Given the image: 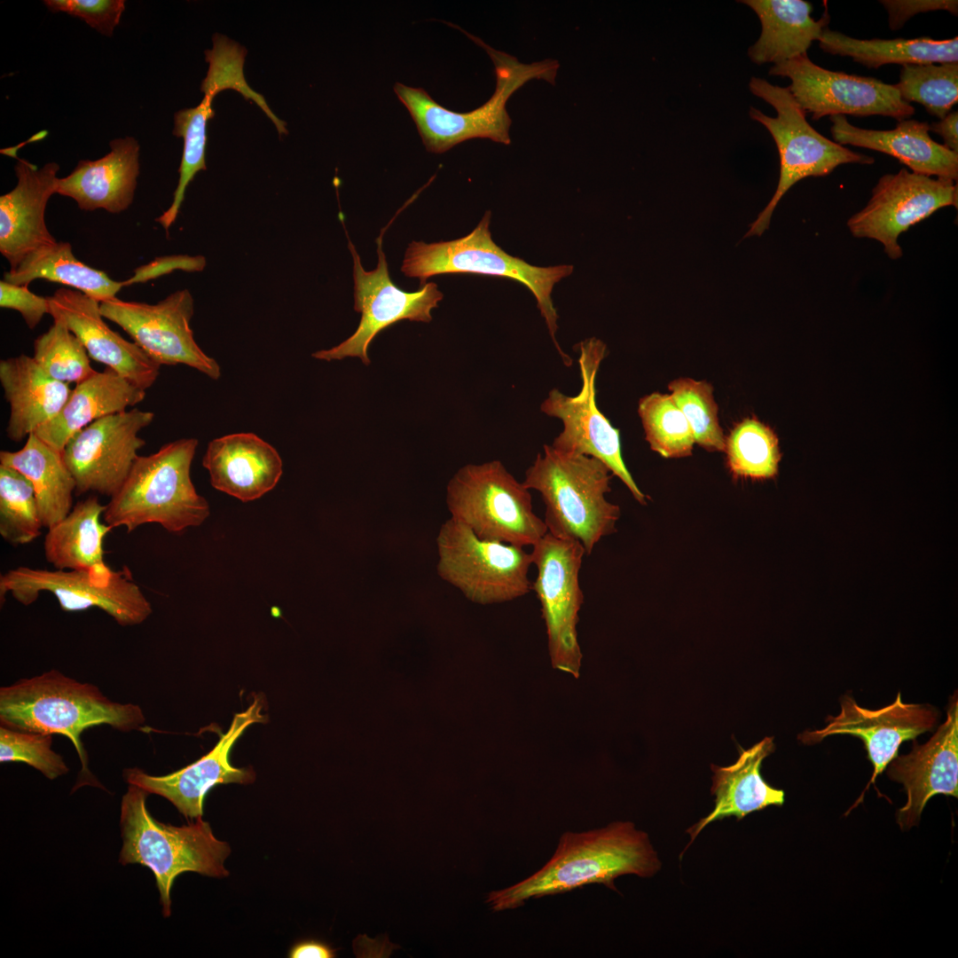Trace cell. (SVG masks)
Instances as JSON below:
<instances>
[{
	"label": "cell",
	"mask_w": 958,
	"mask_h": 958,
	"mask_svg": "<svg viewBox=\"0 0 958 958\" xmlns=\"http://www.w3.org/2000/svg\"><path fill=\"white\" fill-rule=\"evenodd\" d=\"M661 861L648 835L629 821H615L584 832L567 831L551 859L537 872L507 888L491 891L485 902L493 912L515 909L528 900L603 884L624 875L654 876Z\"/></svg>",
	"instance_id": "obj_1"
},
{
	"label": "cell",
	"mask_w": 958,
	"mask_h": 958,
	"mask_svg": "<svg viewBox=\"0 0 958 958\" xmlns=\"http://www.w3.org/2000/svg\"><path fill=\"white\" fill-rule=\"evenodd\" d=\"M145 717L139 705L110 700L93 684L77 681L56 669L0 688V722L14 729L62 734L74 744L82 763L75 789L103 788L88 769L81 734L108 725L122 732L139 730Z\"/></svg>",
	"instance_id": "obj_2"
},
{
	"label": "cell",
	"mask_w": 958,
	"mask_h": 958,
	"mask_svg": "<svg viewBox=\"0 0 958 958\" xmlns=\"http://www.w3.org/2000/svg\"><path fill=\"white\" fill-rule=\"evenodd\" d=\"M613 474L601 460L545 444L525 472L523 484L538 491L545 505L547 532L578 541L586 555L616 531L620 507L609 502Z\"/></svg>",
	"instance_id": "obj_3"
},
{
	"label": "cell",
	"mask_w": 958,
	"mask_h": 958,
	"mask_svg": "<svg viewBox=\"0 0 958 958\" xmlns=\"http://www.w3.org/2000/svg\"><path fill=\"white\" fill-rule=\"evenodd\" d=\"M196 438H180L156 452L138 456L119 491L103 514L112 529L127 532L146 523H158L171 533L202 524L210 514L207 499L191 478L198 447Z\"/></svg>",
	"instance_id": "obj_4"
},
{
	"label": "cell",
	"mask_w": 958,
	"mask_h": 958,
	"mask_svg": "<svg viewBox=\"0 0 958 958\" xmlns=\"http://www.w3.org/2000/svg\"><path fill=\"white\" fill-rule=\"evenodd\" d=\"M149 793L129 784L121 805L120 825L122 847L119 862L140 864L153 873L160 893L162 914L170 915V890L176 878L185 872L212 877H224L229 872L224 860L231 853L226 842L214 836L208 822L201 818L185 826L176 827L156 821L148 812Z\"/></svg>",
	"instance_id": "obj_5"
},
{
	"label": "cell",
	"mask_w": 958,
	"mask_h": 958,
	"mask_svg": "<svg viewBox=\"0 0 958 958\" xmlns=\"http://www.w3.org/2000/svg\"><path fill=\"white\" fill-rule=\"evenodd\" d=\"M464 33L487 51L494 64L496 89L483 106L458 113L436 102L422 88L401 82L394 85L396 95L410 113L427 151L430 153H443L459 143L476 137L510 144L512 121L506 109L507 99L532 79L554 82L559 67V63L552 59L521 63L516 58Z\"/></svg>",
	"instance_id": "obj_6"
},
{
	"label": "cell",
	"mask_w": 958,
	"mask_h": 958,
	"mask_svg": "<svg viewBox=\"0 0 958 958\" xmlns=\"http://www.w3.org/2000/svg\"><path fill=\"white\" fill-rule=\"evenodd\" d=\"M490 223L491 212L486 211L476 227L462 238L429 244L412 241L405 250L401 271L419 279L421 287L432 276L452 273L499 276L522 283L535 296L562 362L570 366L571 357L562 351L555 338L558 314L552 291L556 283L572 273L573 266L538 267L510 255L493 241Z\"/></svg>",
	"instance_id": "obj_7"
},
{
	"label": "cell",
	"mask_w": 958,
	"mask_h": 958,
	"mask_svg": "<svg viewBox=\"0 0 958 958\" xmlns=\"http://www.w3.org/2000/svg\"><path fill=\"white\" fill-rule=\"evenodd\" d=\"M446 505L450 518L482 539L533 546L547 532L530 490L499 460L460 467L447 484Z\"/></svg>",
	"instance_id": "obj_8"
},
{
	"label": "cell",
	"mask_w": 958,
	"mask_h": 958,
	"mask_svg": "<svg viewBox=\"0 0 958 958\" xmlns=\"http://www.w3.org/2000/svg\"><path fill=\"white\" fill-rule=\"evenodd\" d=\"M751 93L771 105L776 116L771 117L750 107V116L772 135L780 157V177L776 190L766 208L750 224L744 237L760 236L768 229L772 215L781 199L797 182L808 177H825L836 167L847 163L872 164L875 159L827 138L806 121L805 112L787 87L773 85L766 79L751 77Z\"/></svg>",
	"instance_id": "obj_9"
},
{
	"label": "cell",
	"mask_w": 958,
	"mask_h": 958,
	"mask_svg": "<svg viewBox=\"0 0 958 958\" xmlns=\"http://www.w3.org/2000/svg\"><path fill=\"white\" fill-rule=\"evenodd\" d=\"M436 548L438 576L472 602H506L532 590V555L524 547L482 539L449 518L439 529Z\"/></svg>",
	"instance_id": "obj_10"
},
{
	"label": "cell",
	"mask_w": 958,
	"mask_h": 958,
	"mask_svg": "<svg viewBox=\"0 0 958 958\" xmlns=\"http://www.w3.org/2000/svg\"><path fill=\"white\" fill-rule=\"evenodd\" d=\"M42 592L52 593L62 610L83 611L98 608L122 626L140 624L153 609L125 568L97 570L43 569L20 566L0 576L1 604L5 596L20 603H34Z\"/></svg>",
	"instance_id": "obj_11"
},
{
	"label": "cell",
	"mask_w": 958,
	"mask_h": 958,
	"mask_svg": "<svg viewBox=\"0 0 958 958\" xmlns=\"http://www.w3.org/2000/svg\"><path fill=\"white\" fill-rule=\"evenodd\" d=\"M582 386L575 396L552 389L540 404V412L558 419L562 430L552 446L561 452L593 457L618 477L632 497L647 504V496L636 484L622 457L620 432L601 412L596 403V377L607 355L606 344L592 337L577 345Z\"/></svg>",
	"instance_id": "obj_12"
},
{
	"label": "cell",
	"mask_w": 958,
	"mask_h": 958,
	"mask_svg": "<svg viewBox=\"0 0 958 958\" xmlns=\"http://www.w3.org/2000/svg\"><path fill=\"white\" fill-rule=\"evenodd\" d=\"M530 553L537 569L532 590L541 605L552 666L578 678L583 656L577 626L584 600L579 572L585 551L578 541L546 532Z\"/></svg>",
	"instance_id": "obj_13"
},
{
	"label": "cell",
	"mask_w": 958,
	"mask_h": 958,
	"mask_svg": "<svg viewBox=\"0 0 958 958\" xmlns=\"http://www.w3.org/2000/svg\"><path fill=\"white\" fill-rule=\"evenodd\" d=\"M348 242L353 258L354 310L361 313V319L352 335L337 346L314 352L312 357L326 361L356 357L368 365L370 343L381 331L404 319L430 322L431 310L438 306L444 294L434 282H427L411 293L397 287L389 277L381 237L377 240V267L370 271L363 268L349 239Z\"/></svg>",
	"instance_id": "obj_14"
},
{
	"label": "cell",
	"mask_w": 958,
	"mask_h": 958,
	"mask_svg": "<svg viewBox=\"0 0 958 958\" xmlns=\"http://www.w3.org/2000/svg\"><path fill=\"white\" fill-rule=\"evenodd\" d=\"M769 75L791 81L788 90L813 120L850 114L882 115L899 122L915 114V107L901 99L894 84L823 68L807 54L772 66Z\"/></svg>",
	"instance_id": "obj_15"
},
{
	"label": "cell",
	"mask_w": 958,
	"mask_h": 958,
	"mask_svg": "<svg viewBox=\"0 0 958 958\" xmlns=\"http://www.w3.org/2000/svg\"><path fill=\"white\" fill-rule=\"evenodd\" d=\"M99 308L105 318L122 327L159 365H185L212 380L220 378L219 364L193 337L190 322L194 303L188 289L177 290L155 304L114 297L101 302Z\"/></svg>",
	"instance_id": "obj_16"
},
{
	"label": "cell",
	"mask_w": 958,
	"mask_h": 958,
	"mask_svg": "<svg viewBox=\"0 0 958 958\" xmlns=\"http://www.w3.org/2000/svg\"><path fill=\"white\" fill-rule=\"evenodd\" d=\"M957 183L908 171L906 168L880 177L866 207L847 221L856 238L879 241L892 260L903 251L898 239L911 226L941 208H957Z\"/></svg>",
	"instance_id": "obj_17"
},
{
	"label": "cell",
	"mask_w": 958,
	"mask_h": 958,
	"mask_svg": "<svg viewBox=\"0 0 958 958\" xmlns=\"http://www.w3.org/2000/svg\"><path fill=\"white\" fill-rule=\"evenodd\" d=\"M154 413L137 408L103 417L79 430L62 456L75 482V493L113 497L122 487L145 441L138 433Z\"/></svg>",
	"instance_id": "obj_18"
},
{
	"label": "cell",
	"mask_w": 958,
	"mask_h": 958,
	"mask_svg": "<svg viewBox=\"0 0 958 958\" xmlns=\"http://www.w3.org/2000/svg\"><path fill=\"white\" fill-rule=\"evenodd\" d=\"M262 707L261 700L255 698L246 711L234 715L229 729L221 734L215 747L185 767L162 776L150 775L136 767L127 768L123 771L124 780L149 794L165 797L189 820L201 818L205 796L214 786L254 781V771L232 766L229 754L248 726L266 720Z\"/></svg>",
	"instance_id": "obj_19"
},
{
	"label": "cell",
	"mask_w": 958,
	"mask_h": 958,
	"mask_svg": "<svg viewBox=\"0 0 958 958\" xmlns=\"http://www.w3.org/2000/svg\"><path fill=\"white\" fill-rule=\"evenodd\" d=\"M840 707L836 716L826 718L823 728L806 731L799 735V739L807 744L819 742L833 734H851L863 740L874 772L854 807L898 755L900 744L931 731L937 723L938 712L930 704L903 703L900 693L892 703L879 710L862 708L849 695L841 698Z\"/></svg>",
	"instance_id": "obj_20"
},
{
	"label": "cell",
	"mask_w": 958,
	"mask_h": 958,
	"mask_svg": "<svg viewBox=\"0 0 958 958\" xmlns=\"http://www.w3.org/2000/svg\"><path fill=\"white\" fill-rule=\"evenodd\" d=\"M887 775L903 784L906 805L897 812L902 829L918 823L931 797L937 794L958 797V700L957 691L950 697L946 718L924 744L915 742L912 750L897 755L890 763Z\"/></svg>",
	"instance_id": "obj_21"
},
{
	"label": "cell",
	"mask_w": 958,
	"mask_h": 958,
	"mask_svg": "<svg viewBox=\"0 0 958 958\" xmlns=\"http://www.w3.org/2000/svg\"><path fill=\"white\" fill-rule=\"evenodd\" d=\"M47 297L49 314L53 320L62 321L81 341L90 358L145 390L154 384L161 365L106 325L98 301L65 287Z\"/></svg>",
	"instance_id": "obj_22"
},
{
	"label": "cell",
	"mask_w": 958,
	"mask_h": 958,
	"mask_svg": "<svg viewBox=\"0 0 958 958\" xmlns=\"http://www.w3.org/2000/svg\"><path fill=\"white\" fill-rule=\"evenodd\" d=\"M12 156L17 158L16 153ZM16 186L0 196V253L14 269L28 254L57 241L45 222L49 199L56 193L59 166L38 168L17 158Z\"/></svg>",
	"instance_id": "obj_23"
},
{
	"label": "cell",
	"mask_w": 958,
	"mask_h": 958,
	"mask_svg": "<svg viewBox=\"0 0 958 958\" xmlns=\"http://www.w3.org/2000/svg\"><path fill=\"white\" fill-rule=\"evenodd\" d=\"M202 465L216 490L242 502L271 491L283 474L278 451L255 434L246 432L210 441Z\"/></svg>",
	"instance_id": "obj_24"
},
{
	"label": "cell",
	"mask_w": 958,
	"mask_h": 958,
	"mask_svg": "<svg viewBox=\"0 0 958 958\" xmlns=\"http://www.w3.org/2000/svg\"><path fill=\"white\" fill-rule=\"evenodd\" d=\"M830 133L841 145L877 151L897 159L912 172L957 181L958 153L934 141L930 124L914 119L897 122L892 130H867L851 124L845 115H832Z\"/></svg>",
	"instance_id": "obj_25"
},
{
	"label": "cell",
	"mask_w": 958,
	"mask_h": 958,
	"mask_svg": "<svg viewBox=\"0 0 958 958\" xmlns=\"http://www.w3.org/2000/svg\"><path fill=\"white\" fill-rule=\"evenodd\" d=\"M109 145L104 157L80 161L68 176L59 178L56 193L72 198L84 211L126 210L137 184L139 145L131 137L113 139Z\"/></svg>",
	"instance_id": "obj_26"
},
{
	"label": "cell",
	"mask_w": 958,
	"mask_h": 958,
	"mask_svg": "<svg viewBox=\"0 0 958 958\" xmlns=\"http://www.w3.org/2000/svg\"><path fill=\"white\" fill-rule=\"evenodd\" d=\"M775 750L773 737H765L748 750L738 746L739 757L728 766L711 765L713 772L711 793L715 797L714 808L686 832L690 842L709 824L734 816L737 821L770 805L781 806L785 793L769 785L760 773L763 760Z\"/></svg>",
	"instance_id": "obj_27"
},
{
	"label": "cell",
	"mask_w": 958,
	"mask_h": 958,
	"mask_svg": "<svg viewBox=\"0 0 958 958\" xmlns=\"http://www.w3.org/2000/svg\"><path fill=\"white\" fill-rule=\"evenodd\" d=\"M0 383L10 406L6 435L13 442L27 439L54 419L72 392L25 354L0 361Z\"/></svg>",
	"instance_id": "obj_28"
},
{
	"label": "cell",
	"mask_w": 958,
	"mask_h": 958,
	"mask_svg": "<svg viewBox=\"0 0 958 958\" xmlns=\"http://www.w3.org/2000/svg\"><path fill=\"white\" fill-rule=\"evenodd\" d=\"M145 390L106 367L75 384L59 414L35 434L62 452L79 430L103 417L122 412L141 403Z\"/></svg>",
	"instance_id": "obj_29"
},
{
	"label": "cell",
	"mask_w": 958,
	"mask_h": 958,
	"mask_svg": "<svg viewBox=\"0 0 958 958\" xmlns=\"http://www.w3.org/2000/svg\"><path fill=\"white\" fill-rule=\"evenodd\" d=\"M740 2L751 8L761 23L758 39L748 49L749 58L757 65H776L807 54L830 21L827 4L821 19L815 20L812 4L805 0Z\"/></svg>",
	"instance_id": "obj_30"
},
{
	"label": "cell",
	"mask_w": 958,
	"mask_h": 958,
	"mask_svg": "<svg viewBox=\"0 0 958 958\" xmlns=\"http://www.w3.org/2000/svg\"><path fill=\"white\" fill-rule=\"evenodd\" d=\"M106 507L98 497L90 496L77 502L65 518L48 529L43 542L44 556L55 569L109 568L104 560L103 542L112 528L99 521Z\"/></svg>",
	"instance_id": "obj_31"
},
{
	"label": "cell",
	"mask_w": 958,
	"mask_h": 958,
	"mask_svg": "<svg viewBox=\"0 0 958 958\" xmlns=\"http://www.w3.org/2000/svg\"><path fill=\"white\" fill-rule=\"evenodd\" d=\"M0 465L16 469L30 481L44 528H51L72 510L76 485L62 452L35 433L28 436L21 449L1 451Z\"/></svg>",
	"instance_id": "obj_32"
},
{
	"label": "cell",
	"mask_w": 958,
	"mask_h": 958,
	"mask_svg": "<svg viewBox=\"0 0 958 958\" xmlns=\"http://www.w3.org/2000/svg\"><path fill=\"white\" fill-rule=\"evenodd\" d=\"M818 42L823 51L850 57L868 68H879L886 64L958 62L957 36L944 40L929 37L857 39L827 27Z\"/></svg>",
	"instance_id": "obj_33"
},
{
	"label": "cell",
	"mask_w": 958,
	"mask_h": 958,
	"mask_svg": "<svg viewBox=\"0 0 958 958\" xmlns=\"http://www.w3.org/2000/svg\"><path fill=\"white\" fill-rule=\"evenodd\" d=\"M37 279L63 284L99 302L116 297L123 287L122 281H115L78 260L71 244L64 241L35 249L4 274V280L20 286L27 287Z\"/></svg>",
	"instance_id": "obj_34"
},
{
	"label": "cell",
	"mask_w": 958,
	"mask_h": 958,
	"mask_svg": "<svg viewBox=\"0 0 958 958\" xmlns=\"http://www.w3.org/2000/svg\"><path fill=\"white\" fill-rule=\"evenodd\" d=\"M724 452L734 476L762 480L778 473V438L770 427L756 418H746L734 427L726 436Z\"/></svg>",
	"instance_id": "obj_35"
},
{
	"label": "cell",
	"mask_w": 958,
	"mask_h": 958,
	"mask_svg": "<svg viewBox=\"0 0 958 958\" xmlns=\"http://www.w3.org/2000/svg\"><path fill=\"white\" fill-rule=\"evenodd\" d=\"M638 414L652 451L666 459L692 454L695 444L693 431L670 394L652 392L642 397Z\"/></svg>",
	"instance_id": "obj_36"
},
{
	"label": "cell",
	"mask_w": 958,
	"mask_h": 958,
	"mask_svg": "<svg viewBox=\"0 0 958 958\" xmlns=\"http://www.w3.org/2000/svg\"><path fill=\"white\" fill-rule=\"evenodd\" d=\"M212 101L204 96L197 106L175 114L173 134L184 139L179 179L170 207L156 218L167 232L177 219L188 185L198 171L206 169L207 123L215 114Z\"/></svg>",
	"instance_id": "obj_37"
},
{
	"label": "cell",
	"mask_w": 958,
	"mask_h": 958,
	"mask_svg": "<svg viewBox=\"0 0 958 958\" xmlns=\"http://www.w3.org/2000/svg\"><path fill=\"white\" fill-rule=\"evenodd\" d=\"M894 85L902 100L942 119L958 101V62L903 65Z\"/></svg>",
	"instance_id": "obj_38"
},
{
	"label": "cell",
	"mask_w": 958,
	"mask_h": 958,
	"mask_svg": "<svg viewBox=\"0 0 958 958\" xmlns=\"http://www.w3.org/2000/svg\"><path fill=\"white\" fill-rule=\"evenodd\" d=\"M43 528L34 486L21 473L0 465V535L9 544L35 540Z\"/></svg>",
	"instance_id": "obj_39"
},
{
	"label": "cell",
	"mask_w": 958,
	"mask_h": 958,
	"mask_svg": "<svg viewBox=\"0 0 958 958\" xmlns=\"http://www.w3.org/2000/svg\"><path fill=\"white\" fill-rule=\"evenodd\" d=\"M668 389L686 417L695 444L708 452H724L726 436L719 423L712 385L706 381L679 377L669 382Z\"/></svg>",
	"instance_id": "obj_40"
},
{
	"label": "cell",
	"mask_w": 958,
	"mask_h": 958,
	"mask_svg": "<svg viewBox=\"0 0 958 958\" xmlns=\"http://www.w3.org/2000/svg\"><path fill=\"white\" fill-rule=\"evenodd\" d=\"M33 358L51 378L65 383L83 381L97 371L81 341L60 320L34 342Z\"/></svg>",
	"instance_id": "obj_41"
},
{
	"label": "cell",
	"mask_w": 958,
	"mask_h": 958,
	"mask_svg": "<svg viewBox=\"0 0 958 958\" xmlns=\"http://www.w3.org/2000/svg\"><path fill=\"white\" fill-rule=\"evenodd\" d=\"M213 43V49L206 51V60L209 63V68L201 84L204 96L214 98L223 90H236L245 98L253 99L263 110L280 135L287 134L286 122L271 111L262 95L253 90L244 78L243 64L247 52L245 48L217 34L214 35Z\"/></svg>",
	"instance_id": "obj_42"
},
{
	"label": "cell",
	"mask_w": 958,
	"mask_h": 958,
	"mask_svg": "<svg viewBox=\"0 0 958 958\" xmlns=\"http://www.w3.org/2000/svg\"><path fill=\"white\" fill-rule=\"evenodd\" d=\"M52 734L0 726V762H20L41 772L49 780L69 769L61 755L51 750Z\"/></svg>",
	"instance_id": "obj_43"
},
{
	"label": "cell",
	"mask_w": 958,
	"mask_h": 958,
	"mask_svg": "<svg viewBox=\"0 0 958 958\" xmlns=\"http://www.w3.org/2000/svg\"><path fill=\"white\" fill-rule=\"evenodd\" d=\"M46 7L84 20L98 32L111 36L125 9L123 0H46Z\"/></svg>",
	"instance_id": "obj_44"
},
{
	"label": "cell",
	"mask_w": 958,
	"mask_h": 958,
	"mask_svg": "<svg viewBox=\"0 0 958 958\" xmlns=\"http://www.w3.org/2000/svg\"><path fill=\"white\" fill-rule=\"evenodd\" d=\"M0 307L20 312L30 329H34L45 314H49L48 297L30 292L27 286L0 281Z\"/></svg>",
	"instance_id": "obj_45"
},
{
	"label": "cell",
	"mask_w": 958,
	"mask_h": 958,
	"mask_svg": "<svg viewBox=\"0 0 958 958\" xmlns=\"http://www.w3.org/2000/svg\"><path fill=\"white\" fill-rule=\"evenodd\" d=\"M888 13L889 27L892 30L901 28L913 16L933 11H947L957 15L956 0H883L880 1Z\"/></svg>",
	"instance_id": "obj_46"
},
{
	"label": "cell",
	"mask_w": 958,
	"mask_h": 958,
	"mask_svg": "<svg viewBox=\"0 0 958 958\" xmlns=\"http://www.w3.org/2000/svg\"><path fill=\"white\" fill-rule=\"evenodd\" d=\"M206 260L203 256L172 255L155 259L146 265L135 270V275L127 281H122L123 286L135 282H144L154 279L176 269L185 271H201L204 269Z\"/></svg>",
	"instance_id": "obj_47"
},
{
	"label": "cell",
	"mask_w": 958,
	"mask_h": 958,
	"mask_svg": "<svg viewBox=\"0 0 958 958\" xmlns=\"http://www.w3.org/2000/svg\"><path fill=\"white\" fill-rule=\"evenodd\" d=\"M957 124V111L950 112L938 122H934L930 124V131L939 135L943 138V145L956 153H958Z\"/></svg>",
	"instance_id": "obj_48"
},
{
	"label": "cell",
	"mask_w": 958,
	"mask_h": 958,
	"mask_svg": "<svg viewBox=\"0 0 958 958\" xmlns=\"http://www.w3.org/2000/svg\"><path fill=\"white\" fill-rule=\"evenodd\" d=\"M336 949L328 944L316 940L305 939L294 944L290 951L291 958H334Z\"/></svg>",
	"instance_id": "obj_49"
}]
</instances>
